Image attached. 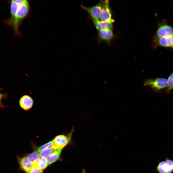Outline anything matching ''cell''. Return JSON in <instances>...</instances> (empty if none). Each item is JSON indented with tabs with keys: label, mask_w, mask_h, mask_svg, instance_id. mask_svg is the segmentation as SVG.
Wrapping results in <instances>:
<instances>
[{
	"label": "cell",
	"mask_w": 173,
	"mask_h": 173,
	"mask_svg": "<svg viewBox=\"0 0 173 173\" xmlns=\"http://www.w3.org/2000/svg\"><path fill=\"white\" fill-rule=\"evenodd\" d=\"M53 144V140L47 143L42 146L36 147L33 146V148L34 151L40 152L47 148L51 147Z\"/></svg>",
	"instance_id": "obj_17"
},
{
	"label": "cell",
	"mask_w": 173,
	"mask_h": 173,
	"mask_svg": "<svg viewBox=\"0 0 173 173\" xmlns=\"http://www.w3.org/2000/svg\"><path fill=\"white\" fill-rule=\"evenodd\" d=\"M26 0H16L15 1L19 5L21 4L26 1Z\"/></svg>",
	"instance_id": "obj_21"
},
{
	"label": "cell",
	"mask_w": 173,
	"mask_h": 173,
	"mask_svg": "<svg viewBox=\"0 0 173 173\" xmlns=\"http://www.w3.org/2000/svg\"><path fill=\"white\" fill-rule=\"evenodd\" d=\"M56 150L51 147L45 149L39 153L41 157L47 158Z\"/></svg>",
	"instance_id": "obj_18"
},
{
	"label": "cell",
	"mask_w": 173,
	"mask_h": 173,
	"mask_svg": "<svg viewBox=\"0 0 173 173\" xmlns=\"http://www.w3.org/2000/svg\"><path fill=\"white\" fill-rule=\"evenodd\" d=\"M48 165V162L47 158L41 157L38 161L33 165L43 170L45 169Z\"/></svg>",
	"instance_id": "obj_15"
},
{
	"label": "cell",
	"mask_w": 173,
	"mask_h": 173,
	"mask_svg": "<svg viewBox=\"0 0 173 173\" xmlns=\"http://www.w3.org/2000/svg\"><path fill=\"white\" fill-rule=\"evenodd\" d=\"M2 97V95L0 93V100Z\"/></svg>",
	"instance_id": "obj_23"
},
{
	"label": "cell",
	"mask_w": 173,
	"mask_h": 173,
	"mask_svg": "<svg viewBox=\"0 0 173 173\" xmlns=\"http://www.w3.org/2000/svg\"><path fill=\"white\" fill-rule=\"evenodd\" d=\"M98 36L100 40L104 41L109 42L113 37L112 31L109 29H105L98 31Z\"/></svg>",
	"instance_id": "obj_12"
},
{
	"label": "cell",
	"mask_w": 173,
	"mask_h": 173,
	"mask_svg": "<svg viewBox=\"0 0 173 173\" xmlns=\"http://www.w3.org/2000/svg\"><path fill=\"white\" fill-rule=\"evenodd\" d=\"M62 150V149L56 150L47 158L48 165L59 159Z\"/></svg>",
	"instance_id": "obj_14"
},
{
	"label": "cell",
	"mask_w": 173,
	"mask_h": 173,
	"mask_svg": "<svg viewBox=\"0 0 173 173\" xmlns=\"http://www.w3.org/2000/svg\"><path fill=\"white\" fill-rule=\"evenodd\" d=\"M173 35V27L168 24L165 20L159 25L154 39Z\"/></svg>",
	"instance_id": "obj_3"
},
{
	"label": "cell",
	"mask_w": 173,
	"mask_h": 173,
	"mask_svg": "<svg viewBox=\"0 0 173 173\" xmlns=\"http://www.w3.org/2000/svg\"><path fill=\"white\" fill-rule=\"evenodd\" d=\"M18 161L21 169L26 173H28L33 166V164L29 161L27 157H18Z\"/></svg>",
	"instance_id": "obj_10"
},
{
	"label": "cell",
	"mask_w": 173,
	"mask_h": 173,
	"mask_svg": "<svg viewBox=\"0 0 173 173\" xmlns=\"http://www.w3.org/2000/svg\"><path fill=\"white\" fill-rule=\"evenodd\" d=\"M15 0H11V15L9 19H6L5 22L8 25L12 27L14 24L16 15L17 12L19 5Z\"/></svg>",
	"instance_id": "obj_9"
},
{
	"label": "cell",
	"mask_w": 173,
	"mask_h": 173,
	"mask_svg": "<svg viewBox=\"0 0 173 173\" xmlns=\"http://www.w3.org/2000/svg\"><path fill=\"white\" fill-rule=\"evenodd\" d=\"M156 170L159 173H171L173 171V161L167 159L160 162Z\"/></svg>",
	"instance_id": "obj_8"
},
{
	"label": "cell",
	"mask_w": 173,
	"mask_h": 173,
	"mask_svg": "<svg viewBox=\"0 0 173 173\" xmlns=\"http://www.w3.org/2000/svg\"><path fill=\"white\" fill-rule=\"evenodd\" d=\"M19 103L20 106L22 109L25 110H28L32 107L33 101L31 97L25 95L20 99Z\"/></svg>",
	"instance_id": "obj_11"
},
{
	"label": "cell",
	"mask_w": 173,
	"mask_h": 173,
	"mask_svg": "<svg viewBox=\"0 0 173 173\" xmlns=\"http://www.w3.org/2000/svg\"><path fill=\"white\" fill-rule=\"evenodd\" d=\"M154 48L158 46L173 48V35L154 39Z\"/></svg>",
	"instance_id": "obj_7"
},
{
	"label": "cell",
	"mask_w": 173,
	"mask_h": 173,
	"mask_svg": "<svg viewBox=\"0 0 173 173\" xmlns=\"http://www.w3.org/2000/svg\"><path fill=\"white\" fill-rule=\"evenodd\" d=\"M43 170L36 166H33L28 173H42Z\"/></svg>",
	"instance_id": "obj_20"
},
{
	"label": "cell",
	"mask_w": 173,
	"mask_h": 173,
	"mask_svg": "<svg viewBox=\"0 0 173 173\" xmlns=\"http://www.w3.org/2000/svg\"><path fill=\"white\" fill-rule=\"evenodd\" d=\"M94 24L98 31L105 29L112 30L113 26L112 23L101 20H93Z\"/></svg>",
	"instance_id": "obj_13"
},
{
	"label": "cell",
	"mask_w": 173,
	"mask_h": 173,
	"mask_svg": "<svg viewBox=\"0 0 173 173\" xmlns=\"http://www.w3.org/2000/svg\"><path fill=\"white\" fill-rule=\"evenodd\" d=\"M143 85L149 87L154 91L159 92L162 89L167 87V80L161 78L148 79L144 80Z\"/></svg>",
	"instance_id": "obj_2"
},
{
	"label": "cell",
	"mask_w": 173,
	"mask_h": 173,
	"mask_svg": "<svg viewBox=\"0 0 173 173\" xmlns=\"http://www.w3.org/2000/svg\"><path fill=\"white\" fill-rule=\"evenodd\" d=\"M173 89V87H172V89Z\"/></svg>",
	"instance_id": "obj_24"
},
{
	"label": "cell",
	"mask_w": 173,
	"mask_h": 173,
	"mask_svg": "<svg viewBox=\"0 0 173 173\" xmlns=\"http://www.w3.org/2000/svg\"><path fill=\"white\" fill-rule=\"evenodd\" d=\"M82 173H86L85 170L83 169Z\"/></svg>",
	"instance_id": "obj_22"
},
{
	"label": "cell",
	"mask_w": 173,
	"mask_h": 173,
	"mask_svg": "<svg viewBox=\"0 0 173 173\" xmlns=\"http://www.w3.org/2000/svg\"><path fill=\"white\" fill-rule=\"evenodd\" d=\"M101 1L91 7H87L81 5L82 8L86 10L89 14L92 20H100L101 11Z\"/></svg>",
	"instance_id": "obj_5"
},
{
	"label": "cell",
	"mask_w": 173,
	"mask_h": 173,
	"mask_svg": "<svg viewBox=\"0 0 173 173\" xmlns=\"http://www.w3.org/2000/svg\"><path fill=\"white\" fill-rule=\"evenodd\" d=\"M29 5L27 0L24 3L19 5L16 14L15 20L12 26L15 34L20 35L19 28L21 21L28 15L29 10Z\"/></svg>",
	"instance_id": "obj_1"
},
{
	"label": "cell",
	"mask_w": 173,
	"mask_h": 173,
	"mask_svg": "<svg viewBox=\"0 0 173 173\" xmlns=\"http://www.w3.org/2000/svg\"><path fill=\"white\" fill-rule=\"evenodd\" d=\"M101 1V11L100 20L111 23L114 22L112 19L111 13L108 0Z\"/></svg>",
	"instance_id": "obj_6"
},
{
	"label": "cell",
	"mask_w": 173,
	"mask_h": 173,
	"mask_svg": "<svg viewBox=\"0 0 173 173\" xmlns=\"http://www.w3.org/2000/svg\"><path fill=\"white\" fill-rule=\"evenodd\" d=\"M173 87V72L169 77L167 80V91H169L172 89Z\"/></svg>",
	"instance_id": "obj_19"
},
{
	"label": "cell",
	"mask_w": 173,
	"mask_h": 173,
	"mask_svg": "<svg viewBox=\"0 0 173 173\" xmlns=\"http://www.w3.org/2000/svg\"><path fill=\"white\" fill-rule=\"evenodd\" d=\"M27 157L29 161L33 165L38 161L40 157L39 153L35 151L29 154Z\"/></svg>",
	"instance_id": "obj_16"
},
{
	"label": "cell",
	"mask_w": 173,
	"mask_h": 173,
	"mask_svg": "<svg viewBox=\"0 0 173 173\" xmlns=\"http://www.w3.org/2000/svg\"><path fill=\"white\" fill-rule=\"evenodd\" d=\"M73 131L67 136L60 135L56 136L53 140V144L51 148L55 150L62 149L71 141Z\"/></svg>",
	"instance_id": "obj_4"
}]
</instances>
